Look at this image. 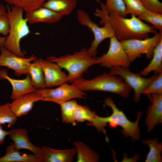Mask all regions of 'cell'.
Here are the masks:
<instances>
[{
    "instance_id": "cell-1",
    "label": "cell",
    "mask_w": 162,
    "mask_h": 162,
    "mask_svg": "<svg viewBox=\"0 0 162 162\" xmlns=\"http://www.w3.org/2000/svg\"><path fill=\"white\" fill-rule=\"evenodd\" d=\"M101 9L97 8L94 13L100 19L101 24L107 22L111 26L114 36L119 41L133 39H143L150 33L158 32L150 25L144 23L137 16L131 15L130 18L123 17L114 11L108 12L100 0H96Z\"/></svg>"
},
{
    "instance_id": "cell-2",
    "label": "cell",
    "mask_w": 162,
    "mask_h": 162,
    "mask_svg": "<svg viewBox=\"0 0 162 162\" xmlns=\"http://www.w3.org/2000/svg\"><path fill=\"white\" fill-rule=\"evenodd\" d=\"M104 103L111 109V115L106 117L96 115L93 120L88 123V124L94 127L98 131L103 132L104 134L106 133L105 128L107 123L110 128H113L119 126L122 128V132L125 136H130L135 140H139L140 132L139 122L142 112H139L137 113L136 121L132 122L128 119L122 111L117 107L110 97H107L105 100Z\"/></svg>"
},
{
    "instance_id": "cell-3",
    "label": "cell",
    "mask_w": 162,
    "mask_h": 162,
    "mask_svg": "<svg viewBox=\"0 0 162 162\" xmlns=\"http://www.w3.org/2000/svg\"><path fill=\"white\" fill-rule=\"evenodd\" d=\"M46 59L56 63L68 71L66 82L72 83L82 77L83 74L90 66L99 63L98 57L91 56L86 48L72 54L59 57L50 56Z\"/></svg>"
},
{
    "instance_id": "cell-4",
    "label": "cell",
    "mask_w": 162,
    "mask_h": 162,
    "mask_svg": "<svg viewBox=\"0 0 162 162\" xmlns=\"http://www.w3.org/2000/svg\"><path fill=\"white\" fill-rule=\"evenodd\" d=\"M72 84L83 91L107 92L128 98L132 89L120 76L105 72L90 80L80 78Z\"/></svg>"
},
{
    "instance_id": "cell-5",
    "label": "cell",
    "mask_w": 162,
    "mask_h": 162,
    "mask_svg": "<svg viewBox=\"0 0 162 162\" xmlns=\"http://www.w3.org/2000/svg\"><path fill=\"white\" fill-rule=\"evenodd\" d=\"M7 14L10 23V31L6 37L4 48L11 53L19 56L25 57L21 51L20 43L21 40L28 35L30 31L27 24L28 20L24 18V10L15 6L10 7L7 4Z\"/></svg>"
},
{
    "instance_id": "cell-6",
    "label": "cell",
    "mask_w": 162,
    "mask_h": 162,
    "mask_svg": "<svg viewBox=\"0 0 162 162\" xmlns=\"http://www.w3.org/2000/svg\"><path fill=\"white\" fill-rule=\"evenodd\" d=\"M162 39V31L157 32L150 38L133 39L120 41L130 62L142 55L148 59L153 56L154 49Z\"/></svg>"
},
{
    "instance_id": "cell-7",
    "label": "cell",
    "mask_w": 162,
    "mask_h": 162,
    "mask_svg": "<svg viewBox=\"0 0 162 162\" xmlns=\"http://www.w3.org/2000/svg\"><path fill=\"white\" fill-rule=\"evenodd\" d=\"M76 18L81 25L88 28L93 33L94 39L92 42L87 51L92 56H96L98 53V48L100 44L105 39L114 36L112 27L107 22L102 24L103 25V27H99L91 20L88 14L82 10H77Z\"/></svg>"
},
{
    "instance_id": "cell-8",
    "label": "cell",
    "mask_w": 162,
    "mask_h": 162,
    "mask_svg": "<svg viewBox=\"0 0 162 162\" xmlns=\"http://www.w3.org/2000/svg\"><path fill=\"white\" fill-rule=\"evenodd\" d=\"M56 88H44L37 89L34 92L40 94L42 101L53 102L59 104L73 98H85L86 95L84 91L73 84L65 82Z\"/></svg>"
},
{
    "instance_id": "cell-9",
    "label": "cell",
    "mask_w": 162,
    "mask_h": 162,
    "mask_svg": "<svg viewBox=\"0 0 162 162\" xmlns=\"http://www.w3.org/2000/svg\"><path fill=\"white\" fill-rule=\"evenodd\" d=\"M109 73L121 77L124 82L134 90V99L136 102L140 101L143 92L156 75L155 74L149 78H145L142 77L139 74L131 72L129 70V68L121 67L111 68Z\"/></svg>"
},
{
    "instance_id": "cell-10",
    "label": "cell",
    "mask_w": 162,
    "mask_h": 162,
    "mask_svg": "<svg viewBox=\"0 0 162 162\" xmlns=\"http://www.w3.org/2000/svg\"><path fill=\"white\" fill-rule=\"evenodd\" d=\"M110 39L108 51L98 57L99 64L110 69L116 67L129 68L131 62L120 42L115 36Z\"/></svg>"
},
{
    "instance_id": "cell-11",
    "label": "cell",
    "mask_w": 162,
    "mask_h": 162,
    "mask_svg": "<svg viewBox=\"0 0 162 162\" xmlns=\"http://www.w3.org/2000/svg\"><path fill=\"white\" fill-rule=\"evenodd\" d=\"M0 50V66H5L13 70L18 76L22 74H28L30 64L37 58L34 55L28 58L20 57L11 53L4 47Z\"/></svg>"
},
{
    "instance_id": "cell-12",
    "label": "cell",
    "mask_w": 162,
    "mask_h": 162,
    "mask_svg": "<svg viewBox=\"0 0 162 162\" xmlns=\"http://www.w3.org/2000/svg\"><path fill=\"white\" fill-rule=\"evenodd\" d=\"M38 60L44 73L46 88H51L66 82L67 75L57 64L47 59Z\"/></svg>"
},
{
    "instance_id": "cell-13",
    "label": "cell",
    "mask_w": 162,
    "mask_h": 162,
    "mask_svg": "<svg viewBox=\"0 0 162 162\" xmlns=\"http://www.w3.org/2000/svg\"><path fill=\"white\" fill-rule=\"evenodd\" d=\"M10 139L13 142L15 148L17 150H28L43 160L42 149L34 145L29 140L28 130L24 128H13L8 131Z\"/></svg>"
},
{
    "instance_id": "cell-14",
    "label": "cell",
    "mask_w": 162,
    "mask_h": 162,
    "mask_svg": "<svg viewBox=\"0 0 162 162\" xmlns=\"http://www.w3.org/2000/svg\"><path fill=\"white\" fill-rule=\"evenodd\" d=\"M43 98L39 94L32 92L22 95L10 103V107L17 117L27 115L32 110L34 103L42 100Z\"/></svg>"
},
{
    "instance_id": "cell-15",
    "label": "cell",
    "mask_w": 162,
    "mask_h": 162,
    "mask_svg": "<svg viewBox=\"0 0 162 162\" xmlns=\"http://www.w3.org/2000/svg\"><path fill=\"white\" fill-rule=\"evenodd\" d=\"M0 79H6L11 84L13 89L10 98L13 100L23 94L34 92L37 89L33 86L29 74L24 79H16L9 76L6 70L2 69L0 70Z\"/></svg>"
},
{
    "instance_id": "cell-16",
    "label": "cell",
    "mask_w": 162,
    "mask_h": 162,
    "mask_svg": "<svg viewBox=\"0 0 162 162\" xmlns=\"http://www.w3.org/2000/svg\"><path fill=\"white\" fill-rule=\"evenodd\" d=\"M151 104L148 106L146 123L150 132L162 121V94H151Z\"/></svg>"
},
{
    "instance_id": "cell-17",
    "label": "cell",
    "mask_w": 162,
    "mask_h": 162,
    "mask_svg": "<svg viewBox=\"0 0 162 162\" xmlns=\"http://www.w3.org/2000/svg\"><path fill=\"white\" fill-rule=\"evenodd\" d=\"M63 16L47 8L41 6L32 11L26 12L25 18L27 19L29 24H32L40 22L55 23L59 21Z\"/></svg>"
},
{
    "instance_id": "cell-18",
    "label": "cell",
    "mask_w": 162,
    "mask_h": 162,
    "mask_svg": "<svg viewBox=\"0 0 162 162\" xmlns=\"http://www.w3.org/2000/svg\"><path fill=\"white\" fill-rule=\"evenodd\" d=\"M44 162H70L76 153L75 148L68 149H57L46 146L41 147Z\"/></svg>"
},
{
    "instance_id": "cell-19",
    "label": "cell",
    "mask_w": 162,
    "mask_h": 162,
    "mask_svg": "<svg viewBox=\"0 0 162 162\" xmlns=\"http://www.w3.org/2000/svg\"><path fill=\"white\" fill-rule=\"evenodd\" d=\"M0 162H43V160L33 154L20 152L11 142L6 147L5 154L0 158Z\"/></svg>"
},
{
    "instance_id": "cell-20",
    "label": "cell",
    "mask_w": 162,
    "mask_h": 162,
    "mask_svg": "<svg viewBox=\"0 0 162 162\" xmlns=\"http://www.w3.org/2000/svg\"><path fill=\"white\" fill-rule=\"evenodd\" d=\"M77 0H46L42 6L64 16L70 14L76 8Z\"/></svg>"
},
{
    "instance_id": "cell-21",
    "label": "cell",
    "mask_w": 162,
    "mask_h": 162,
    "mask_svg": "<svg viewBox=\"0 0 162 162\" xmlns=\"http://www.w3.org/2000/svg\"><path fill=\"white\" fill-rule=\"evenodd\" d=\"M152 57L149 63L140 71L141 76H147L152 71L155 74L162 72V39L154 49Z\"/></svg>"
},
{
    "instance_id": "cell-22",
    "label": "cell",
    "mask_w": 162,
    "mask_h": 162,
    "mask_svg": "<svg viewBox=\"0 0 162 162\" xmlns=\"http://www.w3.org/2000/svg\"><path fill=\"white\" fill-rule=\"evenodd\" d=\"M28 74L33 86L37 89L46 88L44 73L38 58H36L30 64Z\"/></svg>"
},
{
    "instance_id": "cell-23",
    "label": "cell",
    "mask_w": 162,
    "mask_h": 162,
    "mask_svg": "<svg viewBox=\"0 0 162 162\" xmlns=\"http://www.w3.org/2000/svg\"><path fill=\"white\" fill-rule=\"evenodd\" d=\"M77 152V162H98L99 159L98 154L90 149L81 142H74Z\"/></svg>"
},
{
    "instance_id": "cell-24",
    "label": "cell",
    "mask_w": 162,
    "mask_h": 162,
    "mask_svg": "<svg viewBox=\"0 0 162 162\" xmlns=\"http://www.w3.org/2000/svg\"><path fill=\"white\" fill-rule=\"evenodd\" d=\"M142 142L144 144L148 145L149 148V151L147 155L145 162H162V143H159L156 138L153 139L144 140Z\"/></svg>"
},
{
    "instance_id": "cell-25",
    "label": "cell",
    "mask_w": 162,
    "mask_h": 162,
    "mask_svg": "<svg viewBox=\"0 0 162 162\" xmlns=\"http://www.w3.org/2000/svg\"><path fill=\"white\" fill-rule=\"evenodd\" d=\"M78 104L74 100H68L59 104L63 122L71 123L74 125L76 124L74 117V112Z\"/></svg>"
},
{
    "instance_id": "cell-26",
    "label": "cell",
    "mask_w": 162,
    "mask_h": 162,
    "mask_svg": "<svg viewBox=\"0 0 162 162\" xmlns=\"http://www.w3.org/2000/svg\"><path fill=\"white\" fill-rule=\"evenodd\" d=\"M137 17L151 24L155 29L162 31V14L146 10Z\"/></svg>"
},
{
    "instance_id": "cell-27",
    "label": "cell",
    "mask_w": 162,
    "mask_h": 162,
    "mask_svg": "<svg viewBox=\"0 0 162 162\" xmlns=\"http://www.w3.org/2000/svg\"><path fill=\"white\" fill-rule=\"evenodd\" d=\"M9 5L20 7L26 12H31L41 7L46 0H4Z\"/></svg>"
},
{
    "instance_id": "cell-28",
    "label": "cell",
    "mask_w": 162,
    "mask_h": 162,
    "mask_svg": "<svg viewBox=\"0 0 162 162\" xmlns=\"http://www.w3.org/2000/svg\"><path fill=\"white\" fill-rule=\"evenodd\" d=\"M95 112L92 111L88 106L78 104L74 112V117L76 121L83 122L88 121L92 122L96 115Z\"/></svg>"
},
{
    "instance_id": "cell-29",
    "label": "cell",
    "mask_w": 162,
    "mask_h": 162,
    "mask_svg": "<svg viewBox=\"0 0 162 162\" xmlns=\"http://www.w3.org/2000/svg\"><path fill=\"white\" fill-rule=\"evenodd\" d=\"M10 103L0 105V124H7L9 127L14 125L17 117L10 109Z\"/></svg>"
},
{
    "instance_id": "cell-30",
    "label": "cell",
    "mask_w": 162,
    "mask_h": 162,
    "mask_svg": "<svg viewBox=\"0 0 162 162\" xmlns=\"http://www.w3.org/2000/svg\"><path fill=\"white\" fill-rule=\"evenodd\" d=\"M104 4L107 11H114L123 17H126L128 14L122 0H106V3Z\"/></svg>"
},
{
    "instance_id": "cell-31",
    "label": "cell",
    "mask_w": 162,
    "mask_h": 162,
    "mask_svg": "<svg viewBox=\"0 0 162 162\" xmlns=\"http://www.w3.org/2000/svg\"><path fill=\"white\" fill-rule=\"evenodd\" d=\"M126 8L128 14L137 17L140 15L146 9L140 0H122Z\"/></svg>"
},
{
    "instance_id": "cell-32",
    "label": "cell",
    "mask_w": 162,
    "mask_h": 162,
    "mask_svg": "<svg viewBox=\"0 0 162 162\" xmlns=\"http://www.w3.org/2000/svg\"><path fill=\"white\" fill-rule=\"evenodd\" d=\"M142 94L148 96L153 94H162V72L156 74Z\"/></svg>"
},
{
    "instance_id": "cell-33",
    "label": "cell",
    "mask_w": 162,
    "mask_h": 162,
    "mask_svg": "<svg viewBox=\"0 0 162 162\" xmlns=\"http://www.w3.org/2000/svg\"><path fill=\"white\" fill-rule=\"evenodd\" d=\"M147 10L162 14V3L158 0H140Z\"/></svg>"
},
{
    "instance_id": "cell-34",
    "label": "cell",
    "mask_w": 162,
    "mask_h": 162,
    "mask_svg": "<svg viewBox=\"0 0 162 162\" xmlns=\"http://www.w3.org/2000/svg\"><path fill=\"white\" fill-rule=\"evenodd\" d=\"M10 31V23L7 13L0 16V34L7 36Z\"/></svg>"
},
{
    "instance_id": "cell-35",
    "label": "cell",
    "mask_w": 162,
    "mask_h": 162,
    "mask_svg": "<svg viewBox=\"0 0 162 162\" xmlns=\"http://www.w3.org/2000/svg\"><path fill=\"white\" fill-rule=\"evenodd\" d=\"M8 134V131L4 130L2 125L0 124V145L4 143L5 138Z\"/></svg>"
},
{
    "instance_id": "cell-36",
    "label": "cell",
    "mask_w": 162,
    "mask_h": 162,
    "mask_svg": "<svg viewBox=\"0 0 162 162\" xmlns=\"http://www.w3.org/2000/svg\"><path fill=\"white\" fill-rule=\"evenodd\" d=\"M7 13L6 12L5 7L2 4H0V16L6 14Z\"/></svg>"
},
{
    "instance_id": "cell-37",
    "label": "cell",
    "mask_w": 162,
    "mask_h": 162,
    "mask_svg": "<svg viewBox=\"0 0 162 162\" xmlns=\"http://www.w3.org/2000/svg\"><path fill=\"white\" fill-rule=\"evenodd\" d=\"M6 39L5 37H0V49L4 47L5 41Z\"/></svg>"
}]
</instances>
